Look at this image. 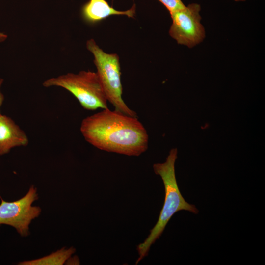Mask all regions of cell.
<instances>
[{
    "label": "cell",
    "instance_id": "obj_1",
    "mask_svg": "<svg viewBox=\"0 0 265 265\" xmlns=\"http://www.w3.org/2000/svg\"><path fill=\"white\" fill-rule=\"evenodd\" d=\"M85 140L108 152L139 156L148 147L149 136L137 117L108 108L84 118L80 127Z\"/></svg>",
    "mask_w": 265,
    "mask_h": 265
},
{
    "label": "cell",
    "instance_id": "obj_2",
    "mask_svg": "<svg viewBox=\"0 0 265 265\" xmlns=\"http://www.w3.org/2000/svg\"><path fill=\"white\" fill-rule=\"evenodd\" d=\"M177 158V149L173 148L164 162L155 163L153 166L155 173L159 175L163 181L165 199L156 224L150 230V234L144 241L137 246L139 257L136 265L148 255L151 246L160 238L167 224L175 213L181 210L187 211L194 214L199 212L194 205L185 200L179 190L175 171Z\"/></svg>",
    "mask_w": 265,
    "mask_h": 265
},
{
    "label": "cell",
    "instance_id": "obj_3",
    "mask_svg": "<svg viewBox=\"0 0 265 265\" xmlns=\"http://www.w3.org/2000/svg\"><path fill=\"white\" fill-rule=\"evenodd\" d=\"M45 87L57 86L70 92L87 110L108 108L107 99L96 73L81 71L51 78L43 83Z\"/></svg>",
    "mask_w": 265,
    "mask_h": 265
},
{
    "label": "cell",
    "instance_id": "obj_4",
    "mask_svg": "<svg viewBox=\"0 0 265 265\" xmlns=\"http://www.w3.org/2000/svg\"><path fill=\"white\" fill-rule=\"evenodd\" d=\"M86 48L94 56L96 73L102 83L107 101L115 110L129 116L137 117V113L130 109L122 98L119 57L116 53H107L96 44L93 39L86 42Z\"/></svg>",
    "mask_w": 265,
    "mask_h": 265
},
{
    "label": "cell",
    "instance_id": "obj_5",
    "mask_svg": "<svg viewBox=\"0 0 265 265\" xmlns=\"http://www.w3.org/2000/svg\"><path fill=\"white\" fill-rule=\"evenodd\" d=\"M200 10L201 6L193 3L170 14L172 23L169 34L178 44L191 48L203 41L205 30L201 23Z\"/></svg>",
    "mask_w": 265,
    "mask_h": 265
},
{
    "label": "cell",
    "instance_id": "obj_6",
    "mask_svg": "<svg viewBox=\"0 0 265 265\" xmlns=\"http://www.w3.org/2000/svg\"><path fill=\"white\" fill-rule=\"evenodd\" d=\"M38 199L37 189L31 186L23 197L14 202L1 199L0 204V225L6 224L15 228L22 236L29 234L31 221L40 214L41 209L32 204Z\"/></svg>",
    "mask_w": 265,
    "mask_h": 265
},
{
    "label": "cell",
    "instance_id": "obj_7",
    "mask_svg": "<svg viewBox=\"0 0 265 265\" xmlns=\"http://www.w3.org/2000/svg\"><path fill=\"white\" fill-rule=\"evenodd\" d=\"M29 143L26 132L11 118L0 115V155L9 153L17 147H25Z\"/></svg>",
    "mask_w": 265,
    "mask_h": 265
},
{
    "label": "cell",
    "instance_id": "obj_8",
    "mask_svg": "<svg viewBox=\"0 0 265 265\" xmlns=\"http://www.w3.org/2000/svg\"><path fill=\"white\" fill-rule=\"evenodd\" d=\"M81 16L88 24H93L111 15H126L134 18L135 5L126 11H118L110 6L106 0H89L82 7Z\"/></svg>",
    "mask_w": 265,
    "mask_h": 265
},
{
    "label": "cell",
    "instance_id": "obj_9",
    "mask_svg": "<svg viewBox=\"0 0 265 265\" xmlns=\"http://www.w3.org/2000/svg\"><path fill=\"white\" fill-rule=\"evenodd\" d=\"M75 249L71 247L68 249L62 248L56 252H53L49 255L40 259L23 261L19 264L21 265H62L75 253Z\"/></svg>",
    "mask_w": 265,
    "mask_h": 265
},
{
    "label": "cell",
    "instance_id": "obj_10",
    "mask_svg": "<svg viewBox=\"0 0 265 265\" xmlns=\"http://www.w3.org/2000/svg\"><path fill=\"white\" fill-rule=\"evenodd\" d=\"M168 10L170 14L184 8L186 6L181 0H158Z\"/></svg>",
    "mask_w": 265,
    "mask_h": 265
},
{
    "label": "cell",
    "instance_id": "obj_11",
    "mask_svg": "<svg viewBox=\"0 0 265 265\" xmlns=\"http://www.w3.org/2000/svg\"><path fill=\"white\" fill-rule=\"evenodd\" d=\"M67 263H69L68 264H80V261L79 259L77 257H74L73 258V259H71V257L67 260L66 262Z\"/></svg>",
    "mask_w": 265,
    "mask_h": 265
},
{
    "label": "cell",
    "instance_id": "obj_12",
    "mask_svg": "<svg viewBox=\"0 0 265 265\" xmlns=\"http://www.w3.org/2000/svg\"><path fill=\"white\" fill-rule=\"evenodd\" d=\"M3 82V80L1 78H0V115L1 114L0 113V107L2 105L3 102L4 101V96L2 92H1V86Z\"/></svg>",
    "mask_w": 265,
    "mask_h": 265
},
{
    "label": "cell",
    "instance_id": "obj_13",
    "mask_svg": "<svg viewBox=\"0 0 265 265\" xmlns=\"http://www.w3.org/2000/svg\"><path fill=\"white\" fill-rule=\"evenodd\" d=\"M7 38V35L3 33L0 32V42L4 41Z\"/></svg>",
    "mask_w": 265,
    "mask_h": 265
},
{
    "label": "cell",
    "instance_id": "obj_14",
    "mask_svg": "<svg viewBox=\"0 0 265 265\" xmlns=\"http://www.w3.org/2000/svg\"><path fill=\"white\" fill-rule=\"evenodd\" d=\"M233 0L236 2H241V1H245L246 0Z\"/></svg>",
    "mask_w": 265,
    "mask_h": 265
}]
</instances>
